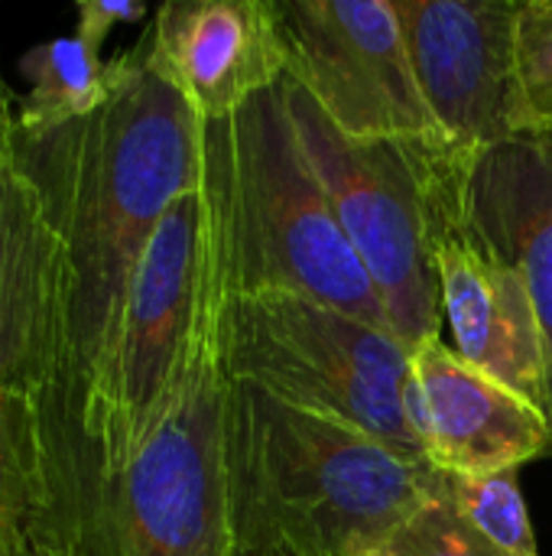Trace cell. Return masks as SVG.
<instances>
[{
  "label": "cell",
  "instance_id": "6da1fadb",
  "mask_svg": "<svg viewBox=\"0 0 552 556\" xmlns=\"http://www.w3.org/2000/svg\"><path fill=\"white\" fill-rule=\"evenodd\" d=\"M13 163L36 186L68 264L62 554L117 556L98 463V407L137 267L172 202L205 182V121L150 65L143 42L114 59L111 98L88 117L13 134Z\"/></svg>",
  "mask_w": 552,
  "mask_h": 556
},
{
  "label": "cell",
  "instance_id": "7a4b0ae2",
  "mask_svg": "<svg viewBox=\"0 0 552 556\" xmlns=\"http://www.w3.org/2000/svg\"><path fill=\"white\" fill-rule=\"evenodd\" d=\"M433 479L429 463L231 378L238 551L351 556L387 544L426 502Z\"/></svg>",
  "mask_w": 552,
  "mask_h": 556
},
{
  "label": "cell",
  "instance_id": "3957f363",
  "mask_svg": "<svg viewBox=\"0 0 552 556\" xmlns=\"http://www.w3.org/2000/svg\"><path fill=\"white\" fill-rule=\"evenodd\" d=\"M205 199L202 277L185 352L153 430L114 489L117 556H238L224 358L228 205L215 121H205Z\"/></svg>",
  "mask_w": 552,
  "mask_h": 556
},
{
  "label": "cell",
  "instance_id": "277c9868",
  "mask_svg": "<svg viewBox=\"0 0 552 556\" xmlns=\"http://www.w3.org/2000/svg\"><path fill=\"white\" fill-rule=\"evenodd\" d=\"M228 205L231 290H286L394 336L384 303L348 244L306 156L286 85L215 121Z\"/></svg>",
  "mask_w": 552,
  "mask_h": 556
},
{
  "label": "cell",
  "instance_id": "5b68a950",
  "mask_svg": "<svg viewBox=\"0 0 552 556\" xmlns=\"http://www.w3.org/2000/svg\"><path fill=\"white\" fill-rule=\"evenodd\" d=\"M224 358L231 378L426 463L410 349L397 336L299 293L228 283Z\"/></svg>",
  "mask_w": 552,
  "mask_h": 556
},
{
  "label": "cell",
  "instance_id": "8992f818",
  "mask_svg": "<svg viewBox=\"0 0 552 556\" xmlns=\"http://www.w3.org/2000/svg\"><path fill=\"white\" fill-rule=\"evenodd\" d=\"M283 85L306 156L348 244L374 280L394 336L410 352L423 339L442 336L446 319L426 248L423 186L410 147L351 140L299 81L286 75Z\"/></svg>",
  "mask_w": 552,
  "mask_h": 556
},
{
  "label": "cell",
  "instance_id": "52a82bcc",
  "mask_svg": "<svg viewBox=\"0 0 552 556\" xmlns=\"http://www.w3.org/2000/svg\"><path fill=\"white\" fill-rule=\"evenodd\" d=\"M407 147L423 186L426 248L455 352L552 417L550 349L530 290L517 267L478 238L465 212L472 163L429 143Z\"/></svg>",
  "mask_w": 552,
  "mask_h": 556
},
{
  "label": "cell",
  "instance_id": "ba28073f",
  "mask_svg": "<svg viewBox=\"0 0 552 556\" xmlns=\"http://www.w3.org/2000/svg\"><path fill=\"white\" fill-rule=\"evenodd\" d=\"M273 10L286 75L345 137L439 150L394 0H273Z\"/></svg>",
  "mask_w": 552,
  "mask_h": 556
},
{
  "label": "cell",
  "instance_id": "9c48e42d",
  "mask_svg": "<svg viewBox=\"0 0 552 556\" xmlns=\"http://www.w3.org/2000/svg\"><path fill=\"white\" fill-rule=\"evenodd\" d=\"M205 182L163 215L127 296L98 407V463L111 495L153 430L176 381L198 300L205 248Z\"/></svg>",
  "mask_w": 552,
  "mask_h": 556
},
{
  "label": "cell",
  "instance_id": "30bf717a",
  "mask_svg": "<svg viewBox=\"0 0 552 556\" xmlns=\"http://www.w3.org/2000/svg\"><path fill=\"white\" fill-rule=\"evenodd\" d=\"M439 153L475 163L521 137L514 26L521 0H394Z\"/></svg>",
  "mask_w": 552,
  "mask_h": 556
},
{
  "label": "cell",
  "instance_id": "8fae6325",
  "mask_svg": "<svg viewBox=\"0 0 552 556\" xmlns=\"http://www.w3.org/2000/svg\"><path fill=\"white\" fill-rule=\"evenodd\" d=\"M65 303L68 264L62 238L26 173L13 160H0V388L36 404L52 492L62 453Z\"/></svg>",
  "mask_w": 552,
  "mask_h": 556
},
{
  "label": "cell",
  "instance_id": "7c38bea8",
  "mask_svg": "<svg viewBox=\"0 0 552 556\" xmlns=\"http://www.w3.org/2000/svg\"><path fill=\"white\" fill-rule=\"evenodd\" d=\"M410 365L426 463L442 476L511 472L552 453V417L468 365L442 336L423 339Z\"/></svg>",
  "mask_w": 552,
  "mask_h": 556
},
{
  "label": "cell",
  "instance_id": "4fadbf2b",
  "mask_svg": "<svg viewBox=\"0 0 552 556\" xmlns=\"http://www.w3.org/2000/svg\"><path fill=\"white\" fill-rule=\"evenodd\" d=\"M140 42L202 121H228L286 78L273 0H172L153 13Z\"/></svg>",
  "mask_w": 552,
  "mask_h": 556
},
{
  "label": "cell",
  "instance_id": "5bb4252c",
  "mask_svg": "<svg viewBox=\"0 0 552 556\" xmlns=\"http://www.w3.org/2000/svg\"><path fill=\"white\" fill-rule=\"evenodd\" d=\"M465 212L530 290L550 349L552 394V137H511L482 150L465 179Z\"/></svg>",
  "mask_w": 552,
  "mask_h": 556
},
{
  "label": "cell",
  "instance_id": "9a60e30c",
  "mask_svg": "<svg viewBox=\"0 0 552 556\" xmlns=\"http://www.w3.org/2000/svg\"><path fill=\"white\" fill-rule=\"evenodd\" d=\"M0 547L59 551V511L39 410L0 388Z\"/></svg>",
  "mask_w": 552,
  "mask_h": 556
},
{
  "label": "cell",
  "instance_id": "2e32d148",
  "mask_svg": "<svg viewBox=\"0 0 552 556\" xmlns=\"http://www.w3.org/2000/svg\"><path fill=\"white\" fill-rule=\"evenodd\" d=\"M29 91L16 98V127L39 134L94 114L114 88V59L88 49L78 36H62L33 46L20 59Z\"/></svg>",
  "mask_w": 552,
  "mask_h": 556
},
{
  "label": "cell",
  "instance_id": "e0dca14e",
  "mask_svg": "<svg viewBox=\"0 0 552 556\" xmlns=\"http://www.w3.org/2000/svg\"><path fill=\"white\" fill-rule=\"evenodd\" d=\"M449 495L462 518L504 556H540L537 531L530 521V508L521 489L517 469L455 479L446 476Z\"/></svg>",
  "mask_w": 552,
  "mask_h": 556
},
{
  "label": "cell",
  "instance_id": "ac0fdd59",
  "mask_svg": "<svg viewBox=\"0 0 552 556\" xmlns=\"http://www.w3.org/2000/svg\"><path fill=\"white\" fill-rule=\"evenodd\" d=\"M521 137H552V0H521L514 26Z\"/></svg>",
  "mask_w": 552,
  "mask_h": 556
},
{
  "label": "cell",
  "instance_id": "d6986e66",
  "mask_svg": "<svg viewBox=\"0 0 552 556\" xmlns=\"http://www.w3.org/2000/svg\"><path fill=\"white\" fill-rule=\"evenodd\" d=\"M387 544L397 556H504L462 518L439 469L426 502Z\"/></svg>",
  "mask_w": 552,
  "mask_h": 556
},
{
  "label": "cell",
  "instance_id": "ffe728a7",
  "mask_svg": "<svg viewBox=\"0 0 552 556\" xmlns=\"http://www.w3.org/2000/svg\"><path fill=\"white\" fill-rule=\"evenodd\" d=\"M146 3H137V0H78L75 3V16H78V39L101 52L104 39L111 36L114 26H124V23H140L146 20Z\"/></svg>",
  "mask_w": 552,
  "mask_h": 556
},
{
  "label": "cell",
  "instance_id": "44dd1931",
  "mask_svg": "<svg viewBox=\"0 0 552 556\" xmlns=\"http://www.w3.org/2000/svg\"><path fill=\"white\" fill-rule=\"evenodd\" d=\"M13 94L0 75V160H13V134H16V117H13Z\"/></svg>",
  "mask_w": 552,
  "mask_h": 556
},
{
  "label": "cell",
  "instance_id": "7402d4cb",
  "mask_svg": "<svg viewBox=\"0 0 552 556\" xmlns=\"http://www.w3.org/2000/svg\"><path fill=\"white\" fill-rule=\"evenodd\" d=\"M238 556H303L290 547H251V551H238Z\"/></svg>",
  "mask_w": 552,
  "mask_h": 556
},
{
  "label": "cell",
  "instance_id": "603a6c76",
  "mask_svg": "<svg viewBox=\"0 0 552 556\" xmlns=\"http://www.w3.org/2000/svg\"><path fill=\"white\" fill-rule=\"evenodd\" d=\"M351 556H397L390 551V544H374V547H361V551H355Z\"/></svg>",
  "mask_w": 552,
  "mask_h": 556
},
{
  "label": "cell",
  "instance_id": "cb8c5ba5",
  "mask_svg": "<svg viewBox=\"0 0 552 556\" xmlns=\"http://www.w3.org/2000/svg\"><path fill=\"white\" fill-rule=\"evenodd\" d=\"M26 556H72V554H62V551H46V547H39V551H29Z\"/></svg>",
  "mask_w": 552,
  "mask_h": 556
},
{
  "label": "cell",
  "instance_id": "d4e9b609",
  "mask_svg": "<svg viewBox=\"0 0 552 556\" xmlns=\"http://www.w3.org/2000/svg\"><path fill=\"white\" fill-rule=\"evenodd\" d=\"M0 556H26V551H20V547H0Z\"/></svg>",
  "mask_w": 552,
  "mask_h": 556
}]
</instances>
